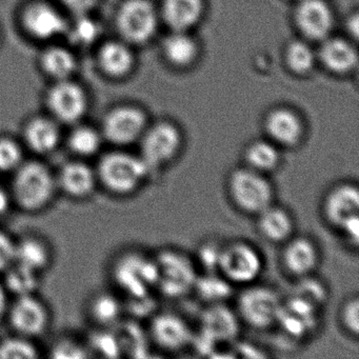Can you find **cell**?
<instances>
[{"mask_svg":"<svg viewBox=\"0 0 359 359\" xmlns=\"http://www.w3.org/2000/svg\"><path fill=\"white\" fill-rule=\"evenodd\" d=\"M52 259L51 247L43 237L26 235L16 241V264L41 275L51 266Z\"/></svg>","mask_w":359,"mask_h":359,"instance_id":"cell-21","label":"cell"},{"mask_svg":"<svg viewBox=\"0 0 359 359\" xmlns=\"http://www.w3.org/2000/svg\"><path fill=\"white\" fill-rule=\"evenodd\" d=\"M341 321L344 329L357 336L359 333V300L358 298H351L344 304L341 310Z\"/></svg>","mask_w":359,"mask_h":359,"instance_id":"cell-40","label":"cell"},{"mask_svg":"<svg viewBox=\"0 0 359 359\" xmlns=\"http://www.w3.org/2000/svg\"><path fill=\"white\" fill-rule=\"evenodd\" d=\"M117 283L132 297L142 298L156 287L157 270L154 259L137 253L121 257L115 266Z\"/></svg>","mask_w":359,"mask_h":359,"instance_id":"cell-11","label":"cell"},{"mask_svg":"<svg viewBox=\"0 0 359 359\" xmlns=\"http://www.w3.org/2000/svg\"><path fill=\"white\" fill-rule=\"evenodd\" d=\"M4 285L8 293L18 296L35 294L39 289L41 274L14 262L5 273Z\"/></svg>","mask_w":359,"mask_h":359,"instance_id":"cell-31","label":"cell"},{"mask_svg":"<svg viewBox=\"0 0 359 359\" xmlns=\"http://www.w3.org/2000/svg\"><path fill=\"white\" fill-rule=\"evenodd\" d=\"M6 318L14 333L31 339L43 335L51 323L49 309L35 294L15 297L9 304Z\"/></svg>","mask_w":359,"mask_h":359,"instance_id":"cell-8","label":"cell"},{"mask_svg":"<svg viewBox=\"0 0 359 359\" xmlns=\"http://www.w3.org/2000/svg\"><path fill=\"white\" fill-rule=\"evenodd\" d=\"M123 313L121 302L110 293H97L90 300L89 315L95 325L110 327L118 323Z\"/></svg>","mask_w":359,"mask_h":359,"instance_id":"cell-29","label":"cell"},{"mask_svg":"<svg viewBox=\"0 0 359 359\" xmlns=\"http://www.w3.org/2000/svg\"><path fill=\"white\" fill-rule=\"evenodd\" d=\"M259 251L245 241H233L220 250L218 271L233 285H252L262 274Z\"/></svg>","mask_w":359,"mask_h":359,"instance_id":"cell-5","label":"cell"},{"mask_svg":"<svg viewBox=\"0 0 359 359\" xmlns=\"http://www.w3.org/2000/svg\"><path fill=\"white\" fill-rule=\"evenodd\" d=\"M245 161L249 169L266 175L277 170L281 163V155L274 142L257 140L245 149Z\"/></svg>","mask_w":359,"mask_h":359,"instance_id":"cell-27","label":"cell"},{"mask_svg":"<svg viewBox=\"0 0 359 359\" xmlns=\"http://www.w3.org/2000/svg\"><path fill=\"white\" fill-rule=\"evenodd\" d=\"M104 142L100 130L77 123L67 137V147L75 158L87 161L100 154Z\"/></svg>","mask_w":359,"mask_h":359,"instance_id":"cell-24","label":"cell"},{"mask_svg":"<svg viewBox=\"0 0 359 359\" xmlns=\"http://www.w3.org/2000/svg\"><path fill=\"white\" fill-rule=\"evenodd\" d=\"M46 74L55 81L71 79L77 68V60L70 50L60 46L48 48L41 58Z\"/></svg>","mask_w":359,"mask_h":359,"instance_id":"cell-26","label":"cell"},{"mask_svg":"<svg viewBox=\"0 0 359 359\" xmlns=\"http://www.w3.org/2000/svg\"><path fill=\"white\" fill-rule=\"evenodd\" d=\"M16 241L5 231L0 230V274L15 262Z\"/></svg>","mask_w":359,"mask_h":359,"instance_id":"cell-41","label":"cell"},{"mask_svg":"<svg viewBox=\"0 0 359 359\" xmlns=\"http://www.w3.org/2000/svg\"><path fill=\"white\" fill-rule=\"evenodd\" d=\"M157 270L156 287L167 297L178 298L194 290L196 269L182 252L167 249L154 258Z\"/></svg>","mask_w":359,"mask_h":359,"instance_id":"cell-4","label":"cell"},{"mask_svg":"<svg viewBox=\"0 0 359 359\" xmlns=\"http://www.w3.org/2000/svg\"><path fill=\"white\" fill-rule=\"evenodd\" d=\"M146 130L144 113L133 107L123 106L113 109L104 116L100 132L104 142L115 148L125 149L140 142Z\"/></svg>","mask_w":359,"mask_h":359,"instance_id":"cell-9","label":"cell"},{"mask_svg":"<svg viewBox=\"0 0 359 359\" xmlns=\"http://www.w3.org/2000/svg\"><path fill=\"white\" fill-rule=\"evenodd\" d=\"M228 189L234 205L245 213L258 215L273 205L274 189L270 180L248 167L230 174Z\"/></svg>","mask_w":359,"mask_h":359,"instance_id":"cell-3","label":"cell"},{"mask_svg":"<svg viewBox=\"0 0 359 359\" xmlns=\"http://www.w3.org/2000/svg\"><path fill=\"white\" fill-rule=\"evenodd\" d=\"M220 250L222 248L214 245H205L201 249V262L210 272H214L217 269L219 262Z\"/></svg>","mask_w":359,"mask_h":359,"instance_id":"cell-42","label":"cell"},{"mask_svg":"<svg viewBox=\"0 0 359 359\" xmlns=\"http://www.w3.org/2000/svg\"><path fill=\"white\" fill-rule=\"evenodd\" d=\"M258 229L271 243H283L293 234L294 222L289 212L272 205L258 214Z\"/></svg>","mask_w":359,"mask_h":359,"instance_id":"cell-23","label":"cell"},{"mask_svg":"<svg viewBox=\"0 0 359 359\" xmlns=\"http://www.w3.org/2000/svg\"><path fill=\"white\" fill-rule=\"evenodd\" d=\"M281 302L278 294L264 285H251L243 290L237 299L239 316L250 327L268 329L277 323Z\"/></svg>","mask_w":359,"mask_h":359,"instance_id":"cell-7","label":"cell"},{"mask_svg":"<svg viewBox=\"0 0 359 359\" xmlns=\"http://www.w3.org/2000/svg\"><path fill=\"white\" fill-rule=\"evenodd\" d=\"M201 329L210 341H226L234 339L238 333L236 315L222 304H211L201 317Z\"/></svg>","mask_w":359,"mask_h":359,"instance_id":"cell-19","label":"cell"},{"mask_svg":"<svg viewBox=\"0 0 359 359\" xmlns=\"http://www.w3.org/2000/svg\"><path fill=\"white\" fill-rule=\"evenodd\" d=\"M39 350L33 339L14 334L0 340V359H35Z\"/></svg>","mask_w":359,"mask_h":359,"instance_id":"cell-34","label":"cell"},{"mask_svg":"<svg viewBox=\"0 0 359 359\" xmlns=\"http://www.w3.org/2000/svg\"><path fill=\"white\" fill-rule=\"evenodd\" d=\"M201 0H165L163 16L172 29L184 31L195 24L201 16Z\"/></svg>","mask_w":359,"mask_h":359,"instance_id":"cell-28","label":"cell"},{"mask_svg":"<svg viewBox=\"0 0 359 359\" xmlns=\"http://www.w3.org/2000/svg\"><path fill=\"white\" fill-rule=\"evenodd\" d=\"M350 31L354 33L355 36H357V34H358V18H357V15H355L354 18L351 20Z\"/></svg>","mask_w":359,"mask_h":359,"instance_id":"cell-46","label":"cell"},{"mask_svg":"<svg viewBox=\"0 0 359 359\" xmlns=\"http://www.w3.org/2000/svg\"><path fill=\"white\" fill-rule=\"evenodd\" d=\"M318 250L311 239L296 237L285 245L283 264L287 273L302 278L309 276L318 264Z\"/></svg>","mask_w":359,"mask_h":359,"instance_id":"cell-18","label":"cell"},{"mask_svg":"<svg viewBox=\"0 0 359 359\" xmlns=\"http://www.w3.org/2000/svg\"><path fill=\"white\" fill-rule=\"evenodd\" d=\"M302 283L296 287L294 297L299 298L308 304H312L315 308L319 309L327 300V290L325 285L319 281L309 278L308 276L302 277Z\"/></svg>","mask_w":359,"mask_h":359,"instance_id":"cell-37","label":"cell"},{"mask_svg":"<svg viewBox=\"0 0 359 359\" xmlns=\"http://www.w3.org/2000/svg\"><path fill=\"white\" fill-rule=\"evenodd\" d=\"M165 55L170 60L176 65H187L194 58L196 53V46L194 41L182 33V31H176L174 34L170 35L165 39Z\"/></svg>","mask_w":359,"mask_h":359,"instance_id":"cell-35","label":"cell"},{"mask_svg":"<svg viewBox=\"0 0 359 359\" xmlns=\"http://www.w3.org/2000/svg\"><path fill=\"white\" fill-rule=\"evenodd\" d=\"M287 62L290 67L298 73L306 72L314 64L312 50L306 43L296 41L287 50Z\"/></svg>","mask_w":359,"mask_h":359,"instance_id":"cell-38","label":"cell"},{"mask_svg":"<svg viewBox=\"0 0 359 359\" xmlns=\"http://www.w3.org/2000/svg\"><path fill=\"white\" fill-rule=\"evenodd\" d=\"M22 140L24 148L36 156L52 154L62 142L60 123L52 117H34L25 126Z\"/></svg>","mask_w":359,"mask_h":359,"instance_id":"cell-17","label":"cell"},{"mask_svg":"<svg viewBox=\"0 0 359 359\" xmlns=\"http://www.w3.org/2000/svg\"><path fill=\"white\" fill-rule=\"evenodd\" d=\"M98 0H60L65 8L74 16L89 14L97 5Z\"/></svg>","mask_w":359,"mask_h":359,"instance_id":"cell-43","label":"cell"},{"mask_svg":"<svg viewBox=\"0 0 359 359\" xmlns=\"http://www.w3.org/2000/svg\"><path fill=\"white\" fill-rule=\"evenodd\" d=\"M321 60L325 66L335 72H346L357 62L356 51L340 39H330L323 43L320 51Z\"/></svg>","mask_w":359,"mask_h":359,"instance_id":"cell-30","label":"cell"},{"mask_svg":"<svg viewBox=\"0 0 359 359\" xmlns=\"http://www.w3.org/2000/svg\"><path fill=\"white\" fill-rule=\"evenodd\" d=\"M11 175L12 203L26 213H39L47 209L60 192L56 174L39 159H26Z\"/></svg>","mask_w":359,"mask_h":359,"instance_id":"cell-1","label":"cell"},{"mask_svg":"<svg viewBox=\"0 0 359 359\" xmlns=\"http://www.w3.org/2000/svg\"><path fill=\"white\" fill-rule=\"evenodd\" d=\"M194 289L205 302L211 304H222L231 294L230 283L224 277L222 278L214 274L197 277Z\"/></svg>","mask_w":359,"mask_h":359,"instance_id":"cell-33","label":"cell"},{"mask_svg":"<svg viewBox=\"0 0 359 359\" xmlns=\"http://www.w3.org/2000/svg\"><path fill=\"white\" fill-rule=\"evenodd\" d=\"M117 28L126 41L142 43L150 39L156 28V14L148 0H127L119 8Z\"/></svg>","mask_w":359,"mask_h":359,"instance_id":"cell-12","label":"cell"},{"mask_svg":"<svg viewBox=\"0 0 359 359\" xmlns=\"http://www.w3.org/2000/svg\"><path fill=\"white\" fill-rule=\"evenodd\" d=\"M182 138L180 130L169 123H159L140 138V154L150 173L169 165L180 154Z\"/></svg>","mask_w":359,"mask_h":359,"instance_id":"cell-6","label":"cell"},{"mask_svg":"<svg viewBox=\"0 0 359 359\" xmlns=\"http://www.w3.org/2000/svg\"><path fill=\"white\" fill-rule=\"evenodd\" d=\"M22 26L33 39L50 41L66 35L69 22L60 10L46 1H35L25 8Z\"/></svg>","mask_w":359,"mask_h":359,"instance_id":"cell-13","label":"cell"},{"mask_svg":"<svg viewBox=\"0 0 359 359\" xmlns=\"http://www.w3.org/2000/svg\"><path fill=\"white\" fill-rule=\"evenodd\" d=\"M50 356L53 358H87L90 356L87 346L72 338H62L53 344Z\"/></svg>","mask_w":359,"mask_h":359,"instance_id":"cell-39","label":"cell"},{"mask_svg":"<svg viewBox=\"0 0 359 359\" xmlns=\"http://www.w3.org/2000/svg\"><path fill=\"white\" fill-rule=\"evenodd\" d=\"M98 64L109 76L121 77L131 70L133 55L127 46L119 41H109L100 49Z\"/></svg>","mask_w":359,"mask_h":359,"instance_id":"cell-25","label":"cell"},{"mask_svg":"<svg viewBox=\"0 0 359 359\" xmlns=\"http://www.w3.org/2000/svg\"><path fill=\"white\" fill-rule=\"evenodd\" d=\"M266 130L272 142L285 148H295L302 142V121L291 111L276 110L269 115Z\"/></svg>","mask_w":359,"mask_h":359,"instance_id":"cell-22","label":"cell"},{"mask_svg":"<svg viewBox=\"0 0 359 359\" xmlns=\"http://www.w3.org/2000/svg\"><path fill=\"white\" fill-rule=\"evenodd\" d=\"M12 205H13V203H12L9 190H6L0 186V216L6 215Z\"/></svg>","mask_w":359,"mask_h":359,"instance_id":"cell-44","label":"cell"},{"mask_svg":"<svg viewBox=\"0 0 359 359\" xmlns=\"http://www.w3.org/2000/svg\"><path fill=\"white\" fill-rule=\"evenodd\" d=\"M327 222L337 230L359 220V192L356 186L342 184L332 189L323 201Z\"/></svg>","mask_w":359,"mask_h":359,"instance_id":"cell-15","label":"cell"},{"mask_svg":"<svg viewBox=\"0 0 359 359\" xmlns=\"http://www.w3.org/2000/svg\"><path fill=\"white\" fill-rule=\"evenodd\" d=\"M47 106L54 121L62 125L81 123L89 109L85 90L71 79L56 81L47 95Z\"/></svg>","mask_w":359,"mask_h":359,"instance_id":"cell-10","label":"cell"},{"mask_svg":"<svg viewBox=\"0 0 359 359\" xmlns=\"http://www.w3.org/2000/svg\"><path fill=\"white\" fill-rule=\"evenodd\" d=\"M95 171L98 186L118 197L137 192L151 174L140 155L119 148L100 155Z\"/></svg>","mask_w":359,"mask_h":359,"instance_id":"cell-2","label":"cell"},{"mask_svg":"<svg viewBox=\"0 0 359 359\" xmlns=\"http://www.w3.org/2000/svg\"><path fill=\"white\" fill-rule=\"evenodd\" d=\"M25 161L24 146L9 136H0V174H13Z\"/></svg>","mask_w":359,"mask_h":359,"instance_id":"cell-36","label":"cell"},{"mask_svg":"<svg viewBox=\"0 0 359 359\" xmlns=\"http://www.w3.org/2000/svg\"><path fill=\"white\" fill-rule=\"evenodd\" d=\"M151 337L159 348L176 352L193 341V332L188 323L172 313H161L151 321Z\"/></svg>","mask_w":359,"mask_h":359,"instance_id":"cell-16","label":"cell"},{"mask_svg":"<svg viewBox=\"0 0 359 359\" xmlns=\"http://www.w3.org/2000/svg\"><path fill=\"white\" fill-rule=\"evenodd\" d=\"M9 304V302H8L7 290H6L4 283H0V323L7 317Z\"/></svg>","mask_w":359,"mask_h":359,"instance_id":"cell-45","label":"cell"},{"mask_svg":"<svg viewBox=\"0 0 359 359\" xmlns=\"http://www.w3.org/2000/svg\"><path fill=\"white\" fill-rule=\"evenodd\" d=\"M296 20L302 32L313 39L327 36L332 28V14L321 0H304L296 12Z\"/></svg>","mask_w":359,"mask_h":359,"instance_id":"cell-20","label":"cell"},{"mask_svg":"<svg viewBox=\"0 0 359 359\" xmlns=\"http://www.w3.org/2000/svg\"><path fill=\"white\" fill-rule=\"evenodd\" d=\"M100 24L92 18L89 14L75 16L72 24H68L66 35L75 45L79 47H89L100 39Z\"/></svg>","mask_w":359,"mask_h":359,"instance_id":"cell-32","label":"cell"},{"mask_svg":"<svg viewBox=\"0 0 359 359\" xmlns=\"http://www.w3.org/2000/svg\"><path fill=\"white\" fill-rule=\"evenodd\" d=\"M55 174L58 191L74 201L90 198L98 188L95 167L85 159L67 161Z\"/></svg>","mask_w":359,"mask_h":359,"instance_id":"cell-14","label":"cell"}]
</instances>
